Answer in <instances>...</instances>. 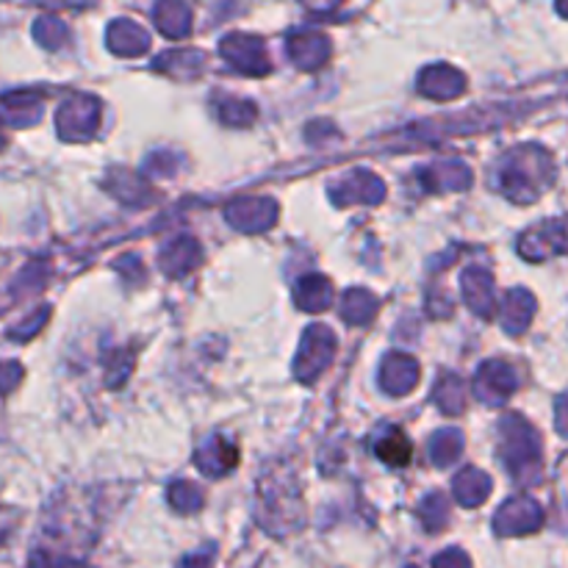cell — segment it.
I'll list each match as a JSON object with an SVG mask.
<instances>
[{
    "label": "cell",
    "mask_w": 568,
    "mask_h": 568,
    "mask_svg": "<svg viewBox=\"0 0 568 568\" xmlns=\"http://www.w3.org/2000/svg\"><path fill=\"white\" fill-rule=\"evenodd\" d=\"M381 455L394 466H403L410 458V444L405 442L403 433H394V442H386L381 447Z\"/></svg>",
    "instance_id": "1"
}]
</instances>
